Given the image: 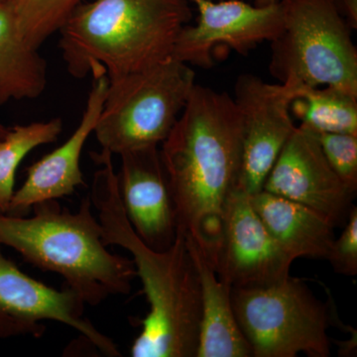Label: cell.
Instances as JSON below:
<instances>
[{
    "label": "cell",
    "instance_id": "6da1fadb",
    "mask_svg": "<svg viewBox=\"0 0 357 357\" xmlns=\"http://www.w3.org/2000/svg\"><path fill=\"white\" fill-rule=\"evenodd\" d=\"M241 153L243 121L234 98L195 84L162 142L160 157L178 232L191 236L213 267L227 201L238 183Z\"/></svg>",
    "mask_w": 357,
    "mask_h": 357
},
{
    "label": "cell",
    "instance_id": "7a4b0ae2",
    "mask_svg": "<svg viewBox=\"0 0 357 357\" xmlns=\"http://www.w3.org/2000/svg\"><path fill=\"white\" fill-rule=\"evenodd\" d=\"M93 158L102 169L95 174L91 203L98 211L102 238L133 257L150 305L142 331L130 349L133 357H196L201 324V285L184 234L164 251L143 243L129 222L119 195L112 154L102 149Z\"/></svg>",
    "mask_w": 357,
    "mask_h": 357
},
{
    "label": "cell",
    "instance_id": "3957f363",
    "mask_svg": "<svg viewBox=\"0 0 357 357\" xmlns=\"http://www.w3.org/2000/svg\"><path fill=\"white\" fill-rule=\"evenodd\" d=\"M192 18L190 0H91L59 30V47L73 77L105 70L114 82L172 58Z\"/></svg>",
    "mask_w": 357,
    "mask_h": 357
},
{
    "label": "cell",
    "instance_id": "277c9868",
    "mask_svg": "<svg viewBox=\"0 0 357 357\" xmlns=\"http://www.w3.org/2000/svg\"><path fill=\"white\" fill-rule=\"evenodd\" d=\"M91 204L89 197L70 213L49 199L32 206L31 218L0 213V244L35 267L61 275L86 304L96 307L109 296L130 293L137 274L133 260L107 250Z\"/></svg>",
    "mask_w": 357,
    "mask_h": 357
},
{
    "label": "cell",
    "instance_id": "5b68a950",
    "mask_svg": "<svg viewBox=\"0 0 357 357\" xmlns=\"http://www.w3.org/2000/svg\"><path fill=\"white\" fill-rule=\"evenodd\" d=\"M284 25L271 43L280 84L330 86L357 98V49L335 0H281Z\"/></svg>",
    "mask_w": 357,
    "mask_h": 357
},
{
    "label": "cell",
    "instance_id": "8992f818",
    "mask_svg": "<svg viewBox=\"0 0 357 357\" xmlns=\"http://www.w3.org/2000/svg\"><path fill=\"white\" fill-rule=\"evenodd\" d=\"M195 84L191 66L173 57L109 82L93 131L96 139L112 155L159 146L172 130Z\"/></svg>",
    "mask_w": 357,
    "mask_h": 357
},
{
    "label": "cell",
    "instance_id": "52a82bcc",
    "mask_svg": "<svg viewBox=\"0 0 357 357\" xmlns=\"http://www.w3.org/2000/svg\"><path fill=\"white\" fill-rule=\"evenodd\" d=\"M231 302L252 357L331 356L330 304L317 299L301 279L289 276L264 287L231 288Z\"/></svg>",
    "mask_w": 357,
    "mask_h": 357
},
{
    "label": "cell",
    "instance_id": "ba28073f",
    "mask_svg": "<svg viewBox=\"0 0 357 357\" xmlns=\"http://www.w3.org/2000/svg\"><path fill=\"white\" fill-rule=\"evenodd\" d=\"M299 84H269L253 74H241L232 96L243 121V153L237 189L249 196L265 181L296 126L291 103Z\"/></svg>",
    "mask_w": 357,
    "mask_h": 357
},
{
    "label": "cell",
    "instance_id": "9c48e42d",
    "mask_svg": "<svg viewBox=\"0 0 357 357\" xmlns=\"http://www.w3.org/2000/svg\"><path fill=\"white\" fill-rule=\"evenodd\" d=\"M83 298L72 289L58 291L28 276L0 251V338L45 332L41 321H60L77 331L107 356H121L112 340L84 318Z\"/></svg>",
    "mask_w": 357,
    "mask_h": 357
},
{
    "label": "cell",
    "instance_id": "30bf717a",
    "mask_svg": "<svg viewBox=\"0 0 357 357\" xmlns=\"http://www.w3.org/2000/svg\"><path fill=\"white\" fill-rule=\"evenodd\" d=\"M190 1L197 7L198 20L178 34L172 55L188 65L208 69L213 49L222 45L246 55L263 42L273 41L283 29L280 2L256 6L243 0Z\"/></svg>",
    "mask_w": 357,
    "mask_h": 357
},
{
    "label": "cell",
    "instance_id": "8fae6325",
    "mask_svg": "<svg viewBox=\"0 0 357 357\" xmlns=\"http://www.w3.org/2000/svg\"><path fill=\"white\" fill-rule=\"evenodd\" d=\"M295 260L269 234L250 202L236 189L223 217L222 236L213 270L231 288L264 287L290 276Z\"/></svg>",
    "mask_w": 357,
    "mask_h": 357
},
{
    "label": "cell",
    "instance_id": "7c38bea8",
    "mask_svg": "<svg viewBox=\"0 0 357 357\" xmlns=\"http://www.w3.org/2000/svg\"><path fill=\"white\" fill-rule=\"evenodd\" d=\"M263 190L304 204L333 227H344L356 195L333 170L316 134L303 126L284 145Z\"/></svg>",
    "mask_w": 357,
    "mask_h": 357
},
{
    "label": "cell",
    "instance_id": "4fadbf2b",
    "mask_svg": "<svg viewBox=\"0 0 357 357\" xmlns=\"http://www.w3.org/2000/svg\"><path fill=\"white\" fill-rule=\"evenodd\" d=\"M119 195L129 222L150 248L167 250L177 237L172 197L158 146L119 155Z\"/></svg>",
    "mask_w": 357,
    "mask_h": 357
},
{
    "label": "cell",
    "instance_id": "5bb4252c",
    "mask_svg": "<svg viewBox=\"0 0 357 357\" xmlns=\"http://www.w3.org/2000/svg\"><path fill=\"white\" fill-rule=\"evenodd\" d=\"M91 76L93 84L76 130L64 144L28 168L24 184L14 192L6 215L23 217L35 204L70 196L77 187L84 185L79 166L82 152L95 131L109 84L105 70H96Z\"/></svg>",
    "mask_w": 357,
    "mask_h": 357
},
{
    "label": "cell",
    "instance_id": "9a60e30c",
    "mask_svg": "<svg viewBox=\"0 0 357 357\" xmlns=\"http://www.w3.org/2000/svg\"><path fill=\"white\" fill-rule=\"evenodd\" d=\"M201 285V324L196 357H252L231 302V287L223 283L194 239L184 234Z\"/></svg>",
    "mask_w": 357,
    "mask_h": 357
},
{
    "label": "cell",
    "instance_id": "2e32d148",
    "mask_svg": "<svg viewBox=\"0 0 357 357\" xmlns=\"http://www.w3.org/2000/svg\"><path fill=\"white\" fill-rule=\"evenodd\" d=\"M251 204L269 234L295 259H326L335 241L332 223L304 204L261 190Z\"/></svg>",
    "mask_w": 357,
    "mask_h": 357
},
{
    "label": "cell",
    "instance_id": "e0dca14e",
    "mask_svg": "<svg viewBox=\"0 0 357 357\" xmlns=\"http://www.w3.org/2000/svg\"><path fill=\"white\" fill-rule=\"evenodd\" d=\"M46 84V61L26 42L8 2L0 4V105L37 98Z\"/></svg>",
    "mask_w": 357,
    "mask_h": 357
},
{
    "label": "cell",
    "instance_id": "ac0fdd59",
    "mask_svg": "<svg viewBox=\"0 0 357 357\" xmlns=\"http://www.w3.org/2000/svg\"><path fill=\"white\" fill-rule=\"evenodd\" d=\"M291 114L314 133L357 135V98L330 86H298Z\"/></svg>",
    "mask_w": 357,
    "mask_h": 357
},
{
    "label": "cell",
    "instance_id": "d6986e66",
    "mask_svg": "<svg viewBox=\"0 0 357 357\" xmlns=\"http://www.w3.org/2000/svg\"><path fill=\"white\" fill-rule=\"evenodd\" d=\"M63 121L53 119L9 128L0 140V213L6 215L14 195L15 174L22 160L35 148L55 142Z\"/></svg>",
    "mask_w": 357,
    "mask_h": 357
},
{
    "label": "cell",
    "instance_id": "ffe728a7",
    "mask_svg": "<svg viewBox=\"0 0 357 357\" xmlns=\"http://www.w3.org/2000/svg\"><path fill=\"white\" fill-rule=\"evenodd\" d=\"M26 42L35 49L59 32L84 0H7Z\"/></svg>",
    "mask_w": 357,
    "mask_h": 357
},
{
    "label": "cell",
    "instance_id": "44dd1931",
    "mask_svg": "<svg viewBox=\"0 0 357 357\" xmlns=\"http://www.w3.org/2000/svg\"><path fill=\"white\" fill-rule=\"evenodd\" d=\"M314 134L333 170L352 192H356L357 135L347 133Z\"/></svg>",
    "mask_w": 357,
    "mask_h": 357
},
{
    "label": "cell",
    "instance_id": "7402d4cb",
    "mask_svg": "<svg viewBox=\"0 0 357 357\" xmlns=\"http://www.w3.org/2000/svg\"><path fill=\"white\" fill-rule=\"evenodd\" d=\"M344 231L337 241H333L328 252V260L335 273L345 276L357 274V208L356 206L349 213L344 225Z\"/></svg>",
    "mask_w": 357,
    "mask_h": 357
},
{
    "label": "cell",
    "instance_id": "603a6c76",
    "mask_svg": "<svg viewBox=\"0 0 357 357\" xmlns=\"http://www.w3.org/2000/svg\"><path fill=\"white\" fill-rule=\"evenodd\" d=\"M338 11L352 29L357 28V0H335Z\"/></svg>",
    "mask_w": 357,
    "mask_h": 357
},
{
    "label": "cell",
    "instance_id": "cb8c5ba5",
    "mask_svg": "<svg viewBox=\"0 0 357 357\" xmlns=\"http://www.w3.org/2000/svg\"><path fill=\"white\" fill-rule=\"evenodd\" d=\"M281 0H252L253 4L256 6H268L272 4L279 3Z\"/></svg>",
    "mask_w": 357,
    "mask_h": 357
},
{
    "label": "cell",
    "instance_id": "d4e9b609",
    "mask_svg": "<svg viewBox=\"0 0 357 357\" xmlns=\"http://www.w3.org/2000/svg\"><path fill=\"white\" fill-rule=\"evenodd\" d=\"M9 128H6V126L0 122V140H1L2 138L6 137Z\"/></svg>",
    "mask_w": 357,
    "mask_h": 357
},
{
    "label": "cell",
    "instance_id": "484cf974",
    "mask_svg": "<svg viewBox=\"0 0 357 357\" xmlns=\"http://www.w3.org/2000/svg\"><path fill=\"white\" fill-rule=\"evenodd\" d=\"M6 1L7 0H0V4L6 3Z\"/></svg>",
    "mask_w": 357,
    "mask_h": 357
}]
</instances>
